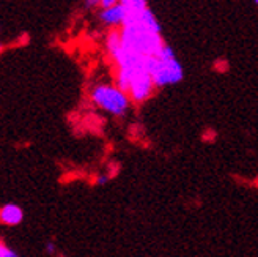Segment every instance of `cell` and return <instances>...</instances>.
<instances>
[{
	"label": "cell",
	"mask_w": 258,
	"mask_h": 257,
	"mask_svg": "<svg viewBox=\"0 0 258 257\" xmlns=\"http://www.w3.org/2000/svg\"><path fill=\"white\" fill-rule=\"evenodd\" d=\"M255 4H256V5H258V0H255Z\"/></svg>",
	"instance_id": "cell-13"
},
{
	"label": "cell",
	"mask_w": 258,
	"mask_h": 257,
	"mask_svg": "<svg viewBox=\"0 0 258 257\" xmlns=\"http://www.w3.org/2000/svg\"><path fill=\"white\" fill-rule=\"evenodd\" d=\"M120 4H123L127 11L126 19L139 15V13H142L147 8V0H120Z\"/></svg>",
	"instance_id": "cell-7"
},
{
	"label": "cell",
	"mask_w": 258,
	"mask_h": 257,
	"mask_svg": "<svg viewBox=\"0 0 258 257\" xmlns=\"http://www.w3.org/2000/svg\"><path fill=\"white\" fill-rule=\"evenodd\" d=\"M121 50L126 54L151 57L165 46L156 16L147 7L142 13L127 18L121 30Z\"/></svg>",
	"instance_id": "cell-1"
},
{
	"label": "cell",
	"mask_w": 258,
	"mask_h": 257,
	"mask_svg": "<svg viewBox=\"0 0 258 257\" xmlns=\"http://www.w3.org/2000/svg\"><path fill=\"white\" fill-rule=\"evenodd\" d=\"M121 32H118L117 29H113L109 32L107 38H106V47L109 50V54L112 59H115L118 54H120V50H121Z\"/></svg>",
	"instance_id": "cell-6"
},
{
	"label": "cell",
	"mask_w": 258,
	"mask_h": 257,
	"mask_svg": "<svg viewBox=\"0 0 258 257\" xmlns=\"http://www.w3.org/2000/svg\"><path fill=\"white\" fill-rule=\"evenodd\" d=\"M148 68L156 88L178 84L184 76L181 63L169 44H165L158 54L148 57Z\"/></svg>",
	"instance_id": "cell-2"
},
{
	"label": "cell",
	"mask_w": 258,
	"mask_h": 257,
	"mask_svg": "<svg viewBox=\"0 0 258 257\" xmlns=\"http://www.w3.org/2000/svg\"><path fill=\"white\" fill-rule=\"evenodd\" d=\"M55 251H57L55 245H54L52 241H49L47 245H46V252H47L49 255H54V254H55Z\"/></svg>",
	"instance_id": "cell-11"
},
{
	"label": "cell",
	"mask_w": 258,
	"mask_h": 257,
	"mask_svg": "<svg viewBox=\"0 0 258 257\" xmlns=\"http://www.w3.org/2000/svg\"><path fill=\"white\" fill-rule=\"evenodd\" d=\"M107 180H109L107 175H98L96 180H95V183H96V185H106V183H107Z\"/></svg>",
	"instance_id": "cell-12"
},
{
	"label": "cell",
	"mask_w": 258,
	"mask_h": 257,
	"mask_svg": "<svg viewBox=\"0 0 258 257\" xmlns=\"http://www.w3.org/2000/svg\"><path fill=\"white\" fill-rule=\"evenodd\" d=\"M84 5L87 8H96L98 5L101 7V0H84Z\"/></svg>",
	"instance_id": "cell-9"
},
{
	"label": "cell",
	"mask_w": 258,
	"mask_h": 257,
	"mask_svg": "<svg viewBox=\"0 0 258 257\" xmlns=\"http://www.w3.org/2000/svg\"><path fill=\"white\" fill-rule=\"evenodd\" d=\"M126 15L127 11L124 8L123 4H117L107 8H102V11L99 13V19L104 22L106 25H112V27H123V24L126 21Z\"/></svg>",
	"instance_id": "cell-4"
},
{
	"label": "cell",
	"mask_w": 258,
	"mask_h": 257,
	"mask_svg": "<svg viewBox=\"0 0 258 257\" xmlns=\"http://www.w3.org/2000/svg\"><path fill=\"white\" fill-rule=\"evenodd\" d=\"M0 255H2V257H15L18 254L13 249H10L8 246H5L4 243H0Z\"/></svg>",
	"instance_id": "cell-8"
},
{
	"label": "cell",
	"mask_w": 258,
	"mask_h": 257,
	"mask_svg": "<svg viewBox=\"0 0 258 257\" xmlns=\"http://www.w3.org/2000/svg\"><path fill=\"white\" fill-rule=\"evenodd\" d=\"M117 4H120V0H101V7L102 8H107V7L117 5Z\"/></svg>",
	"instance_id": "cell-10"
},
{
	"label": "cell",
	"mask_w": 258,
	"mask_h": 257,
	"mask_svg": "<svg viewBox=\"0 0 258 257\" xmlns=\"http://www.w3.org/2000/svg\"><path fill=\"white\" fill-rule=\"evenodd\" d=\"M24 220L22 209L15 203H7L0 209V221L7 226H18Z\"/></svg>",
	"instance_id": "cell-5"
},
{
	"label": "cell",
	"mask_w": 258,
	"mask_h": 257,
	"mask_svg": "<svg viewBox=\"0 0 258 257\" xmlns=\"http://www.w3.org/2000/svg\"><path fill=\"white\" fill-rule=\"evenodd\" d=\"M92 101L113 115H124L131 98L117 85H96L92 90Z\"/></svg>",
	"instance_id": "cell-3"
}]
</instances>
